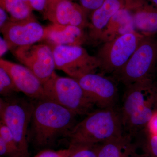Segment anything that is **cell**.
<instances>
[{
    "instance_id": "obj_12",
    "label": "cell",
    "mask_w": 157,
    "mask_h": 157,
    "mask_svg": "<svg viewBox=\"0 0 157 157\" xmlns=\"http://www.w3.org/2000/svg\"><path fill=\"white\" fill-rule=\"evenodd\" d=\"M43 13L44 18L54 24L82 29L89 24L86 12L79 4L71 0H47Z\"/></svg>"
},
{
    "instance_id": "obj_13",
    "label": "cell",
    "mask_w": 157,
    "mask_h": 157,
    "mask_svg": "<svg viewBox=\"0 0 157 157\" xmlns=\"http://www.w3.org/2000/svg\"><path fill=\"white\" fill-rule=\"evenodd\" d=\"M0 67L9 73L19 92L33 100L47 98L42 82L25 66L1 58Z\"/></svg>"
},
{
    "instance_id": "obj_14",
    "label": "cell",
    "mask_w": 157,
    "mask_h": 157,
    "mask_svg": "<svg viewBox=\"0 0 157 157\" xmlns=\"http://www.w3.org/2000/svg\"><path fill=\"white\" fill-rule=\"evenodd\" d=\"M135 0H105L98 9L90 14L87 35L88 42L100 44L102 34L112 17L120 10L129 8Z\"/></svg>"
},
{
    "instance_id": "obj_11",
    "label": "cell",
    "mask_w": 157,
    "mask_h": 157,
    "mask_svg": "<svg viewBox=\"0 0 157 157\" xmlns=\"http://www.w3.org/2000/svg\"><path fill=\"white\" fill-rule=\"evenodd\" d=\"M0 29L11 51L43 41L45 35V27L35 17L21 21L10 19Z\"/></svg>"
},
{
    "instance_id": "obj_8",
    "label": "cell",
    "mask_w": 157,
    "mask_h": 157,
    "mask_svg": "<svg viewBox=\"0 0 157 157\" xmlns=\"http://www.w3.org/2000/svg\"><path fill=\"white\" fill-rule=\"evenodd\" d=\"M49 45L53 51L56 69L70 77L76 79L85 74L96 73L100 68L98 58L90 55L82 46Z\"/></svg>"
},
{
    "instance_id": "obj_2",
    "label": "cell",
    "mask_w": 157,
    "mask_h": 157,
    "mask_svg": "<svg viewBox=\"0 0 157 157\" xmlns=\"http://www.w3.org/2000/svg\"><path fill=\"white\" fill-rule=\"evenodd\" d=\"M119 112L123 129L129 135H135L147 127L155 113L157 103L152 79L137 82L126 86Z\"/></svg>"
},
{
    "instance_id": "obj_4",
    "label": "cell",
    "mask_w": 157,
    "mask_h": 157,
    "mask_svg": "<svg viewBox=\"0 0 157 157\" xmlns=\"http://www.w3.org/2000/svg\"><path fill=\"white\" fill-rule=\"evenodd\" d=\"M43 86L46 98L76 115L92 112L94 104L75 78L59 76L54 72Z\"/></svg>"
},
{
    "instance_id": "obj_3",
    "label": "cell",
    "mask_w": 157,
    "mask_h": 157,
    "mask_svg": "<svg viewBox=\"0 0 157 157\" xmlns=\"http://www.w3.org/2000/svg\"><path fill=\"white\" fill-rule=\"evenodd\" d=\"M123 129L119 111L115 108L101 109L76 123L67 137L70 145H95L121 137Z\"/></svg>"
},
{
    "instance_id": "obj_16",
    "label": "cell",
    "mask_w": 157,
    "mask_h": 157,
    "mask_svg": "<svg viewBox=\"0 0 157 157\" xmlns=\"http://www.w3.org/2000/svg\"><path fill=\"white\" fill-rule=\"evenodd\" d=\"M135 31L144 36L157 34V9L146 0H135L130 7Z\"/></svg>"
},
{
    "instance_id": "obj_30",
    "label": "cell",
    "mask_w": 157,
    "mask_h": 157,
    "mask_svg": "<svg viewBox=\"0 0 157 157\" xmlns=\"http://www.w3.org/2000/svg\"><path fill=\"white\" fill-rule=\"evenodd\" d=\"M155 92L156 98V101L157 103V86H155Z\"/></svg>"
},
{
    "instance_id": "obj_15",
    "label": "cell",
    "mask_w": 157,
    "mask_h": 157,
    "mask_svg": "<svg viewBox=\"0 0 157 157\" xmlns=\"http://www.w3.org/2000/svg\"><path fill=\"white\" fill-rule=\"evenodd\" d=\"M43 41L51 45L82 46L88 41V37L84 29L52 24L45 27Z\"/></svg>"
},
{
    "instance_id": "obj_26",
    "label": "cell",
    "mask_w": 157,
    "mask_h": 157,
    "mask_svg": "<svg viewBox=\"0 0 157 157\" xmlns=\"http://www.w3.org/2000/svg\"><path fill=\"white\" fill-rule=\"evenodd\" d=\"M147 128L150 135L157 136V111L149 122Z\"/></svg>"
},
{
    "instance_id": "obj_9",
    "label": "cell",
    "mask_w": 157,
    "mask_h": 157,
    "mask_svg": "<svg viewBox=\"0 0 157 157\" xmlns=\"http://www.w3.org/2000/svg\"><path fill=\"white\" fill-rule=\"evenodd\" d=\"M12 52L17 60L30 70L43 85L55 72L53 51L47 43L19 47Z\"/></svg>"
},
{
    "instance_id": "obj_5",
    "label": "cell",
    "mask_w": 157,
    "mask_h": 157,
    "mask_svg": "<svg viewBox=\"0 0 157 157\" xmlns=\"http://www.w3.org/2000/svg\"><path fill=\"white\" fill-rule=\"evenodd\" d=\"M33 102L16 96L0 99L1 121L11 132L23 157H29L28 133Z\"/></svg>"
},
{
    "instance_id": "obj_18",
    "label": "cell",
    "mask_w": 157,
    "mask_h": 157,
    "mask_svg": "<svg viewBox=\"0 0 157 157\" xmlns=\"http://www.w3.org/2000/svg\"><path fill=\"white\" fill-rule=\"evenodd\" d=\"M129 8L120 10L110 19L102 34L100 44L135 31Z\"/></svg>"
},
{
    "instance_id": "obj_25",
    "label": "cell",
    "mask_w": 157,
    "mask_h": 157,
    "mask_svg": "<svg viewBox=\"0 0 157 157\" xmlns=\"http://www.w3.org/2000/svg\"><path fill=\"white\" fill-rule=\"evenodd\" d=\"M32 10L43 12L47 0H23Z\"/></svg>"
},
{
    "instance_id": "obj_23",
    "label": "cell",
    "mask_w": 157,
    "mask_h": 157,
    "mask_svg": "<svg viewBox=\"0 0 157 157\" xmlns=\"http://www.w3.org/2000/svg\"><path fill=\"white\" fill-rule=\"evenodd\" d=\"M139 157H157V136L150 135Z\"/></svg>"
},
{
    "instance_id": "obj_17",
    "label": "cell",
    "mask_w": 157,
    "mask_h": 157,
    "mask_svg": "<svg viewBox=\"0 0 157 157\" xmlns=\"http://www.w3.org/2000/svg\"><path fill=\"white\" fill-rule=\"evenodd\" d=\"M98 157H139L130 135H123L97 144Z\"/></svg>"
},
{
    "instance_id": "obj_24",
    "label": "cell",
    "mask_w": 157,
    "mask_h": 157,
    "mask_svg": "<svg viewBox=\"0 0 157 157\" xmlns=\"http://www.w3.org/2000/svg\"><path fill=\"white\" fill-rule=\"evenodd\" d=\"M73 151L72 147L68 148L59 150H53L51 149H45L39 152L34 157H69Z\"/></svg>"
},
{
    "instance_id": "obj_29",
    "label": "cell",
    "mask_w": 157,
    "mask_h": 157,
    "mask_svg": "<svg viewBox=\"0 0 157 157\" xmlns=\"http://www.w3.org/2000/svg\"><path fill=\"white\" fill-rule=\"evenodd\" d=\"M146 1L157 9V0H146Z\"/></svg>"
},
{
    "instance_id": "obj_10",
    "label": "cell",
    "mask_w": 157,
    "mask_h": 157,
    "mask_svg": "<svg viewBox=\"0 0 157 157\" xmlns=\"http://www.w3.org/2000/svg\"><path fill=\"white\" fill-rule=\"evenodd\" d=\"M76 79L95 105L101 109L115 108L118 89L114 80L96 73L85 74Z\"/></svg>"
},
{
    "instance_id": "obj_27",
    "label": "cell",
    "mask_w": 157,
    "mask_h": 157,
    "mask_svg": "<svg viewBox=\"0 0 157 157\" xmlns=\"http://www.w3.org/2000/svg\"><path fill=\"white\" fill-rule=\"evenodd\" d=\"M7 13L5 9L0 7V28L5 25L10 20Z\"/></svg>"
},
{
    "instance_id": "obj_21",
    "label": "cell",
    "mask_w": 157,
    "mask_h": 157,
    "mask_svg": "<svg viewBox=\"0 0 157 157\" xmlns=\"http://www.w3.org/2000/svg\"><path fill=\"white\" fill-rule=\"evenodd\" d=\"M73 151L69 157H98L97 144L70 145Z\"/></svg>"
},
{
    "instance_id": "obj_22",
    "label": "cell",
    "mask_w": 157,
    "mask_h": 157,
    "mask_svg": "<svg viewBox=\"0 0 157 157\" xmlns=\"http://www.w3.org/2000/svg\"><path fill=\"white\" fill-rule=\"evenodd\" d=\"M0 138L5 141L8 147L23 157L11 132L6 124L1 121H0Z\"/></svg>"
},
{
    "instance_id": "obj_20",
    "label": "cell",
    "mask_w": 157,
    "mask_h": 157,
    "mask_svg": "<svg viewBox=\"0 0 157 157\" xmlns=\"http://www.w3.org/2000/svg\"><path fill=\"white\" fill-rule=\"evenodd\" d=\"M18 90L14 85L11 76L5 69L0 67V94L3 98L15 96Z\"/></svg>"
},
{
    "instance_id": "obj_7",
    "label": "cell",
    "mask_w": 157,
    "mask_h": 157,
    "mask_svg": "<svg viewBox=\"0 0 157 157\" xmlns=\"http://www.w3.org/2000/svg\"><path fill=\"white\" fill-rule=\"evenodd\" d=\"M144 36L132 31L102 43L96 57L101 74L113 73L126 64Z\"/></svg>"
},
{
    "instance_id": "obj_19",
    "label": "cell",
    "mask_w": 157,
    "mask_h": 157,
    "mask_svg": "<svg viewBox=\"0 0 157 157\" xmlns=\"http://www.w3.org/2000/svg\"><path fill=\"white\" fill-rule=\"evenodd\" d=\"M0 6L10 14V19L21 21L35 17L32 10L23 0H0Z\"/></svg>"
},
{
    "instance_id": "obj_1",
    "label": "cell",
    "mask_w": 157,
    "mask_h": 157,
    "mask_svg": "<svg viewBox=\"0 0 157 157\" xmlns=\"http://www.w3.org/2000/svg\"><path fill=\"white\" fill-rule=\"evenodd\" d=\"M34 101L28 139L37 148L50 149L59 137H67L77 115L47 98Z\"/></svg>"
},
{
    "instance_id": "obj_28",
    "label": "cell",
    "mask_w": 157,
    "mask_h": 157,
    "mask_svg": "<svg viewBox=\"0 0 157 157\" xmlns=\"http://www.w3.org/2000/svg\"><path fill=\"white\" fill-rule=\"evenodd\" d=\"M10 50L9 44L4 38H0V57L2 58Z\"/></svg>"
},
{
    "instance_id": "obj_6",
    "label": "cell",
    "mask_w": 157,
    "mask_h": 157,
    "mask_svg": "<svg viewBox=\"0 0 157 157\" xmlns=\"http://www.w3.org/2000/svg\"><path fill=\"white\" fill-rule=\"evenodd\" d=\"M157 65V38L144 36L126 64L113 74L115 80L128 86L151 79Z\"/></svg>"
}]
</instances>
